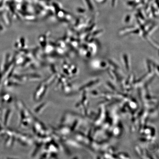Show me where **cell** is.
Instances as JSON below:
<instances>
[{
  "label": "cell",
  "instance_id": "277c9868",
  "mask_svg": "<svg viewBox=\"0 0 159 159\" xmlns=\"http://www.w3.org/2000/svg\"><path fill=\"white\" fill-rule=\"evenodd\" d=\"M130 18V16H127L126 19H125V22H128L129 21Z\"/></svg>",
  "mask_w": 159,
  "mask_h": 159
},
{
  "label": "cell",
  "instance_id": "7a4b0ae2",
  "mask_svg": "<svg viewBox=\"0 0 159 159\" xmlns=\"http://www.w3.org/2000/svg\"><path fill=\"white\" fill-rule=\"evenodd\" d=\"M109 62V63H110V64L112 65H113V66L114 67H115V68H119V67L117 65H116L115 63H114L112 61H108Z\"/></svg>",
  "mask_w": 159,
  "mask_h": 159
},
{
  "label": "cell",
  "instance_id": "6da1fadb",
  "mask_svg": "<svg viewBox=\"0 0 159 159\" xmlns=\"http://www.w3.org/2000/svg\"><path fill=\"white\" fill-rule=\"evenodd\" d=\"M123 59H124V60L125 61L126 68L127 70H129V65L128 56L126 55V54H125V55H123Z\"/></svg>",
  "mask_w": 159,
  "mask_h": 159
},
{
  "label": "cell",
  "instance_id": "3957f363",
  "mask_svg": "<svg viewBox=\"0 0 159 159\" xmlns=\"http://www.w3.org/2000/svg\"><path fill=\"white\" fill-rule=\"evenodd\" d=\"M102 31L101 30H98V31H95L94 32H93V35H96L97 34H98L99 33H100Z\"/></svg>",
  "mask_w": 159,
  "mask_h": 159
},
{
  "label": "cell",
  "instance_id": "5b68a950",
  "mask_svg": "<svg viewBox=\"0 0 159 159\" xmlns=\"http://www.w3.org/2000/svg\"><path fill=\"white\" fill-rule=\"evenodd\" d=\"M101 65L102 67H104L106 66V63L105 62H102L101 63Z\"/></svg>",
  "mask_w": 159,
  "mask_h": 159
}]
</instances>
